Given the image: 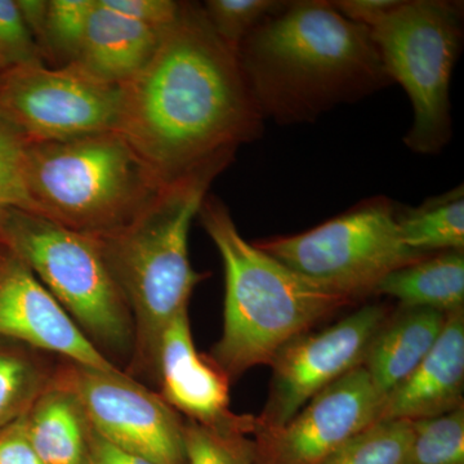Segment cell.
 Returning a JSON list of instances; mask_svg holds the SVG:
<instances>
[{
	"mask_svg": "<svg viewBox=\"0 0 464 464\" xmlns=\"http://www.w3.org/2000/svg\"><path fill=\"white\" fill-rule=\"evenodd\" d=\"M264 121L237 52L201 5L182 3L149 63L121 87L116 132L167 188L224 172L240 146L261 136Z\"/></svg>",
	"mask_w": 464,
	"mask_h": 464,
	"instance_id": "1",
	"label": "cell"
},
{
	"mask_svg": "<svg viewBox=\"0 0 464 464\" xmlns=\"http://www.w3.org/2000/svg\"><path fill=\"white\" fill-rule=\"evenodd\" d=\"M237 58L262 118L315 121L392 84L369 27L325 0L286 2L241 43Z\"/></svg>",
	"mask_w": 464,
	"mask_h": 464,
	"instance_id": "2",
	"label": "cell"
},
{
	"mask_svg": "<svg viewBox=\"0 0 464 464\" xmlns=\"http://www.w3.org/2000/svg\"><path fill=\"white\" fill-rule=\"evenodd\" d=\"M225 268L224 332L209 356L230 381L270 365L290 341L355 304L299 276L244 239L230 210L207 195L198 216Z\"/></svg>",
	"mask_w": 464,
	"mask_h": 464,
	"instance_id": "3",
	"label": "cell"
},
{
	"mask_svg": "<svg viewBox=\"0 0 464 464\" xmlns=\"http://www.w3.org/2000/svg\"><path fill=\"white\" fill-rule=\"evenodd\" d=\"M217 173L167 186L145 210L99 241L112 279L133 320V350L125 373L157 381L159 347L168 324L188 308L207 274L192 267L188 234Z\"/></svg>",
	"mask_w": 464,
	"mask_h": 464,
	"instance_id": "4",
	"label": "cell"
},
{
	"mask_svg": "<svg viewBox=\"0 0 464 464\" xmlns=\"http://www.w3.org/2000/svg\"><path fill=\"white\" fill-rule=\"evenodd\" d=\"M23 176L26 212L91 237L130 224L166 188L116 130L27 142Z\"/></svg>",
	"mask_w": 464,
	"mask_h": 464,
	"instance_id": "5",
	"label": "cell"
},
{
	"mask_svg": "<svg viewBox=\"0 0 464 464\" xmlns=\"http://www.w3.org/2000/svg\"><path fill=\"white\" fill-rule=\"evenodd\" d=\"M0 240L29 266L102 355L130 359L132 315L96 237L12 208L0 212Z\"/></svg>",
	"mask_w": 464,
	"mask_h": 464,
	"instance_id": "6",
	"label": "cell"
},
{
	"mask_svg": "<svg viewBox=\"0 0 464 464\" xmlns=\"http://www.w3.org/2000/svg\"><path fill=\"white\" fill-rule=\"evenodd\" d=\"M371 32L384 72L413 105L405 145L417 154H439L451 139L450 79L463 39L459 5L401 0Z\"/></svg>",
	"mask_w": 464,
	"mask_h": 464,
	"instance_id": "7",
	"label": "cell"
},
{
	"mask_svg": "<svg viewBox=\"0 0 464 464\" xmlns=\"http://www.w3.org/2000/svg\"><path fill=\"white\" fill-rule=\"evenodd\" d=\"M396 210L373 198L302 234L255 244L319 288L357 302L392 271L427 257L402 244Z\"/></svg>",
	"mask_w": 464,
	"mask_h": 464,
	"instance_id": "8",
	"label": "cell"
},
{
	"mask_svg": "<svg viewBox=\"0 0 464 464\" xmlns=\"http://www.w3.org/2000/svg\"><path fill=\"white\" fill-rule=\"evenodd\" d=\"M121 105V87L103 83L75 63H32L0 72V115L27 142L114 132Z\"/></svg>",
	"mask_w": 464,
	"mask_h": 464,
	"instance_id": "9",
	"label": "cell"
},
{
	"mask_svg": "<svg viewBox=\"0 0 464 464\" xmlns=\"http://www.w3.org/2000/svg\"><path fill=\"white\" fill-rule=\"evenodd\" d=\"M54 378L81 402L92 429L121 450L155 464H188L181 414L124 371L63 360Z\"/></svg>",
	"mask_w": 464,
	"mask_h": 464,
	"instance_id": "10",
	"label": "cell"
},
{
	"mask_svg": "<svg viewBox=\"0 0 464 464\" xmlns=\"http://www.w3.org/2000/svg\"><path fill=\"white\" fill-rule=\"evenodd\" d=\"M390 315L384 304H366L324 331L304 333L286 343L271 362L270 393L256 417V432L284 426L314 396L364 364L372 341Z\"/></svg>",
	"mask_w": 464,
	"mask_h": 464,
	"instance_id": "11",
	"label": "cell"
},
{
	"mask_svg": "<svg viewBox=\"0 0 464 464\" xmlns=\"http://www.w3.org/2000/svg\"><path fill=\"white\" fill-rule=\"evenodd\" d=\"M383 398L364 366L314 396L289 422L255 433L253 464H322L377 422Z\"/></svg>",
	"mask_w": 464,
	"mask_h": 464,
	"instance_id": "12",
	"label": "cell"
},
{
	"mask_svg": "<svg viewBox=\"0 0 464 464\" xmlns=\"http://www.w3.org/2000/svg\"><path fill=\"white\" fill-rule=\"evenodd\" d=\"M0 341L100 371H119L70 319L29 266L0 240Z\"/></svg>",
	"mask_w": 464,
	"mask_h": 464,
	"instance_id": "13",
	"label": "cell"
},
{
	"mask_svg": "<svg viewBox=\"0 0 464 464\" xmlns=\"http://www.w3.org/2000/svg\"><path fill=\"white\" fill-rule=\"evenodd\" d=\"M157 382L161 398L186 420L255 435L256 417L230 411V378L195 348L188 308L173 317L161 337Z\"/></svg>",
	"mask_w": 464,
	"mask_h": 464,
	"instance_id": "14",
	"label": "cell"
},
{
	"mask_svg": "<svg viewBox=\"0 0 464 464\" xmlns=\"http://www.w3.org/2000/svg\"><path fill=\"white\" fill-rule=\"evenodd\" d=\"M464 310L448 315L439 340L413 373L383 400L378 420H414L463 404Z\"/></svg>",
	"mask_w": 464,
	"mask_h": 464,
	"instance_id": "15",
	"label": "cell"
},
{
	"mask_svg": "<svg viewBox=\"0 0 464 464\" xmlns=\"http://www.w3.org/2000/svg\"><path fill=\"white\" fill-rule=\"evenodd\" d=\"M166 32L121 16L94 0L72 63L103 83L123 87L149 63Z\"/></svg>",
	"mask_w": 464,
	"mask_h": 464,
	"instance_id": "16",
	"label": "cell"
},
{
	"mask_svg": "<svg viewBox=\"0 0 464 464\" xmlns=\"http://www.w3.org/2000/svg\"><path fill=\"white\" fill-rule=\"evenodd\" d=\"M447 317L429 308L402 307L382 325L368 348L362 366L383 400L429 355Z\"/></svg>",
	"mask_w": 464,
	"mask_h": 464,
	"instance_id": "17",
	"label": "cell"
},
{
	"mask_svg": "<svg viewBox=\"0 0 464 464\" xmlns=\"http://www.w3.org/2000/svg\"><path fill=\"white\" fill-rule=\"evenodd\" d=\"M25 420L27 436L43 464H85L90 422L74 393L54 374Z\"/></svg>",
	"mask_w": 464,
	"mask_h": 464,
	"instance_id": "18",
	"label": "cell"
},
{
	"mask_svg": "<svg viewBox=\"0 0 464 464\" xmlns=\"http://www.w3.org/2000/svg\"><path fill=\"white\" fill-rule=\"evenodd\" d=\"M374 295L396 298L402 307L450 315L464 310V253L442 252L392 271Z\"/></svg>",
	"mask_w": 464,
	"mask_h": 464,
	"instance_id": "19",
	"label": "cell"
},
{
	"mask_svg": "<svg viewBox=\"0 0 464 464\" xmlns=\"http://www.w3.org/2000/svg\"><path fill=\"white\" fill-rule=\"evenodd\" d=\"M396 222L402 244L411 252L423 256L463 252V186L426 200L422 206L396 210Z\"/></svg>",
	"mask_w": 464,
	"mask_h": 464,
	"instance_id": "20",
	"label": "cell"
},
{
	"mask_svg": "<svg viewBox=\"0 0 464 464\" xmlns=\"http://www.w3.org/2000/svg\"><path fill=\"white\" fill-rule=\"evenodd\" d=\"M54 369L41 351L0 341V431L29 411L50 386Z\"/></svg>",
	"mask_w": 464,
	"mask_h": 464,
	"instance_id": "21",
	"label": "cell"
},
{
	"mask_svg": "<svg viewBox=\"0 0 464 464\" xmlns=\"http://www.w3.org/2000/svg\"><path fill=\"white\" fill-rule=\"evenodd\" d=\"M411 422L377 420L344 442L322 464H405Z\"/></svg>",
	"mask_w": 464,
	"mask_h": 464,
	"instance_id": "22",
	"label": "cell"
},
{
	"mask_svg": "<svg viewBox=\"0 0 464 464\" xmlns=\"http://www.w3.org/2000/svg\"><path fill=\"white\" fill-rule=\"evenodd\" d=\"M94 0H48L38 47L43 60L58 66L75 63Z\"/></svg>",
	"mask_w": 464,
	"mask_h": 464,
	"instance_id": "23",
	"label": "cell"
},
{
	"mask_svg": "<svg viewBox=\"0 0 464 464\" xmlns=\"http://www.w3.org/2000/svg\"><path fill=\"white\" fill-rule=\"evenodd\" d=\"M405 464H464V405L411 422Z\"/></svg>",
	"mask_w": 464,
	"mask_h": 464,
	"instance_id": "24",
	"label": "cell"
},
{
	"mask_svg": "<svg viewBox=\"0 0 464 464\" xmlns=\"http://www.w3.org/2000/svg\"><path fill=\"white\" fill-rule=\"evenodd\" d=\"M188 464H253L255 441L246 433L215 429L185 420Z\"/></svg>",
	"mask_w": 464,
	"mask_h": 464,
	"instance_id": "25",
	"label": "cell"
},
{
	"mask_svg": "<svg viewBox=\"0 0 464 464\" xmlns=\"http://www.w3.org/2000/svg\"><path fill=\"white\" fill-rule=\"evenodd\" d=\"M286 2L276 0H207L201 8L216 35L230 50H239L256 27L279 12Z\"/></svg>",
	"mask_w": 464,
	"mask_h": 464,
	"instance_id": "26",
	"label": "cell"
},
{
	"mask_svg": "<svg viewBox=\"0 0 464 464\" xmlns=\"http://www.w3.org/2000/svg\"><path fill=\"white\" fill-rule=\"evenodd\" d=\"M26 145L20 130L0 115V212L29 209L23 176Z\"/></svg>",
	"mask_w": 464,
	"mask_h": 464,
	"instance_id": "27",
	"label": "cell"
},
{
	"mask_svg": "<svg viewBox=\"0 0 464 464\" xmlns=\"http://www.w3.org/2000/svg\"><path fill=\"white\" fill-rule=\"evenodd\" d=\"M43 54L26 26L16 0H0V72L42 63Z\"/></svg>",
	"mask_w": 464,
	"mask_h": 464,
	"instance_id": "28",
	"label": "cell"
},
{
	"mask_svg": "<svg viewBox=\"0 0 464 464\" xmlns=\"http://www.w3.org/2000/svg\"><path fill=\"white\" fill-rule=\"evenodd\" d=\"M106 8L142 25L166 32L179 20L182 3L173 0H100Z\"/></svg>",
	"mask_w": 464,
	"mask_h": 464,
	"instance_id": "29",
	"label": "cell"
},
{
	"mask_svg": "<svg viewBox=\"0 0 464 464\" xmlns=\"http://www.w3.org/2000/svg\"><path fill=\"white\" fill-rule=\"evenodd\" d=\"M0 464H43L27 436L25 415L0 431Z\"/></svg>",
	"mask_w": 464,
	"mask_h": 464,
	"instance_id": "30",
	"label": "cell"
},
{
	"mask_svg": "<svg viewBox=\"0 0 464 464\" xmlns=\"http://www.w3.org/2000/svg\"><path fill=\"white\" fill-rule=\"evenodd\" d=\"M401 0H337L333 7L351 23L373 29L399 7Z\"/></svg>",
	"mask_w": 464,
	"mask_h": 464,
	"instance_id": "31",
	"label": "cell"
},
{
	"mask_svg": "<svg viewBox=\"0 0 464 464\" xmlns=\"http://www.w3.org/2000/svg\"><path fill=\"white\" fill-rule=\"evenodd\" d=\"M85 464H155L145 458L134 456L132 453L121 450L108 440L101 438L99 433L92 429L88 432L87 458Z\"/></svg>",
	"mask_w": 464,
	"mask_h": 464,
	"instance_id": "32",
	"label": "cell"
},
{
	"mask_svg": "<svg viewBox=\"0 0 464 464\" xmlns=\"http://www.w3.org/2000/svg\"><path fill=\"white\" fill-rule=\"evenodd\" d=\"M21 14L38 44L47 14L48 0H16Z\"/></svg>",
	"mask_w": 464,
	"mask_h": 464,
	"instance_id": "33",
	"label": "cell"
}]
</instances>
